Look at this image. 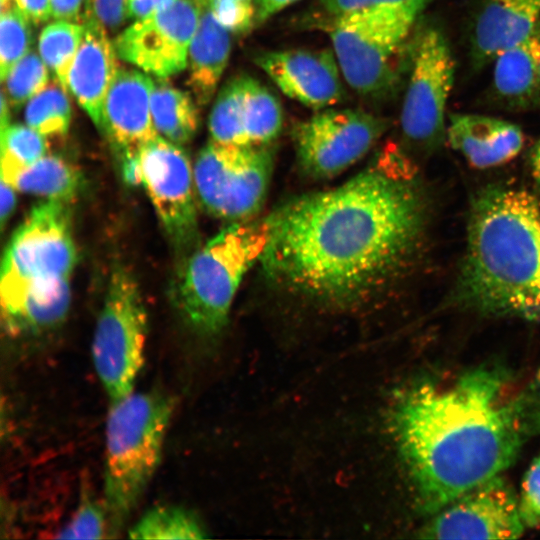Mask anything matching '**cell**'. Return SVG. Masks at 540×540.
I'll return each mask as SVG.
<instances>
[{"label": "cell", "mask_w": 540, "mask_h": 540, "mask_svg": "<svg viewBox=\"0 0 540 540\" xmlns=\"http://www.w3.org/2000/svg\"><path fill=\"white\" fill-rule=\"evenodd\" d=\"M244 128L250 146H264L279 135L283 110L279 99L257 79L246 75Z\"/></svg>", "instance_id": "cb8c5ba5"}, {"label": "cell", "mask_w": 540, "mask_h": 540, "mask_svg": "<svg viewBox=\"0 0 540 540\" xmlns=\"http://www.w3.org/2000/svg\"><path fill=\"white\" fill-rule=\"evenodd\" d=\"M492 88L511 109H540V20L523 41L494 59Z\"/></svg>", "instance_id": "ffe728a7"}, {"label": "cell", "mask_w": 540, "mask_h": 540, "mask_svg": "<svg viewBox=\"0 0 540 540\" xmlns=\"http://www.w3.org/2000/svg\"><path fill=\"white\" fill-rule=\"evenodd\" d=\"M390 428L421 506L435 513L499 476L540 434V374L526 382L496 366L402 390Z\"/></svg>", "instance_id": "7a4b0ae2"}, {"label": "cell", "mask_w": 540, "mask_h": 540, "mask_svg": "<svg viewBox=\"0 0 540 540\" xmlns=\"http://www.w3.org/2000/svg\"><path fill=\"white\" fill-rule=\"evenodd\" d=\"M84 35L68 75V89L95 126L103 132V106L119 68L107 29L85 13Z\"/></svg>", "instance_id": "e0dca14e"}, {"label": "cell", "mask_w": 540, "mask_h": 540, "mask_svg": "<svg viewBox=\"0 0 540 540\" xmlns=\"http://www.w3.org/2000/svg\"><path fill=\"white\" fill-rule=\"evenodd\" d=\"M215 19L230 33L243 34L256 23L253 0H206Z\"/></svg>", "instance_id": "d6a6232c"}, {"label": "cell", "mask_w": 540, "mask_h": 540, "mask_svg": "<svg viewBox=\"0 0 540 540\" xmlns=\"http://www.w3.org/2000/svg\"><path fill=\"white\" fill-rule=\"evenodd\" d=\"M446 132L450 145L479 169L510 161L524 141L514 123L478 114L451 115Z\"/></svg>", "instance_id": "ac0fdd59"}, {"label": "cell", "mask_w": 540, "mask_h": 540, "mask_svg": "<svg viewBox=\"0 0 540 540\" xmlns=\"http://www.w3.org/2000/svg\"><path fill=\"white\" fill-rule=\"evenodd\" d=\"M518 498L526 528H540V453L523 477Z\"/></svg>", "instance_id": "836d02e7"}, {"label": "cell", "mask_w": 540, "mask_h": 540, "mask_svg": "<svg viewBox=\"0 0 540 540\" xmlns=\"http://www.w3.org/2000/svg\"><path fill=\"white\" fill-rule=\"evenodd\" d=\"M34 24L45 23L52 17L50 0H14Z\"/></svg>", "instance_id": "8d00e7d4"}, {"label": "cell", "mask_w": 540, "mask_h": 540, "mask_svg": "<svg viewBox=\"0 0 540 540\" xmlns=\"http://www.w3.org/2000/svg\"><path fill=\"white\" fill-rule=\"evenodd\" d=\"M385 128L382 118L362 110L318 112L294 129L299 164L314 178L337 176L359 161Z\"/></svg>", "instance_id": "8fae6325"}, {"label": "cell", "mask_w": 540, "mask_h": 540, "mask_svg": "<svg viewBox=\"0 0 540 540\" xmlns=\"http://www.w3.org/2000/svg\"><path fill=\"white\" fill-rule=\"evenodd\" d=\"M147 313L132 275L117 268L111 275L92 341L96 373L112 402L133 392L144 363Z\"/></svg>", "instance_id": "ba28073f"}, {"label": "cell", "mask_w": 540, "mask_h": 540, "mask_svg": "<svg viewBox=\"0 0 540 540\" xmlns=\"http://www.w3.org/2000/svg\"><path fill=\"white\" fill-rule=\"evenodd\" d=\"M298 0H255L256 22L263 23L271 16Z\"/></svg>", "instance_id": "60d3db41"}, {"label": "cell", "mask_w": 540, "mask_h": 540, "mask_svg": "<svg viewBox=\"0 0 540 540\" xmlns=\"http://www.w3.org/2000/svg\"><path fill=\"white\" fill-rule=\"evenodd\" d=\"M269 237L268 218L234 222L190 256L176 284V302L194 330L213 336L224 328L239 285Z\"/></svg>", "instance_id": "5b68a950"}, {"label": "cell", "mask_w": 540, "mask_h": 540, "mask_svg": "<svg viewBox=\"0 0 540 540\" xmlns=\"http://www.w3.org/2000/svg\"><path fill=\"white\" fill-rule=\"evenodd\" d=\"M108 533L105 507L89 497L83 498L71 521L60 531V539H101Z\"/></svg>", "instance_id": "1f68e13d"}, {"label": "cell", "mask_w": 540, "mask_h": 540, "mask_svg": "<svg viewBox=\"0 0 540 540\" xmlns=\"http://www.w3.org/2000/svg\"><path fill=\"white\" fill-rule=\"evenodd\" d=\"M379 164L292 199L268 218L260 259L269 278L312 302L351 307L383 291L414 255L424 198L407 172Z\"/></svg>", "instance_id": "6da1fadb"}, {"label": "cell", "mask_w": 540, "mask_h": 540, "mask_svg": "<svg viewBox=\"0 0 540 540\" xmlns=\"http://www.w3.org/2000/svg\"><path fill=\"white\" fill-rule=\"evenodd\" d=\"M85 0H50L52 18L78 21Z\"/></svg>", "instance_id": "f35d334b"}, {"label": "cell", "mask_w": 540, "mask_h": 540, "mask_svg": "<svg viewBox=\"0 0 540 540\" xmlns=\"http://www.w3.org/2000/svg\"><path fill=\"white\" fill-rule=\"evenodd\" d=\"M454 294L479 313L540 318V205L532 194L491 186L473 198Z\"/></svg>", "instance_id": "3957f363"}, {"label": "cell", "mask_w": 540, "mask_h": 540, "mask_svg": "<svg viewBox=\"0 0 540 540\" xmlns=\"http://www.w3.org/2000/svg\"><path fill=\"white\" fill-rule=\"evenodd\" d=\"M77 260L66 202L32 208L13 233L1 264V299L70 281Z\"/></svg>", "instance_id": "52a82bcc"}, {"label": "cell", "mask_w": 540, "mask_h": 540, "mask_svg": "<svg viewBox=\"0 0 540 540\" xmlns=\"http://www.w3.org/2000/svg\"><path fill=\"white\" fill-rule=\"evenodd\" d=\"M246 75L229 79L216 95L209 115L211 140L228 145L250 146L244 128Z\"/></svg>", "instance_id": "d4e9b609"}, {"label": "cell", "mask_w": 540, "mask_h": 540, "mask_svg": "<svg viewBox=\"0 0 540 540\" xmlns=\"http://www.w3.org/2000/svg\"><path fill=\"white\" fill-rule=\"evenodd\" d=\"M13 1L14 0H0L1 10L4 9L7 5H9Z\"/></svg>", "instance_id": "ee69618b"}, {"label": "cell", "mask_w": 540, "mask_h": 540, "mask_svg": "<svg viewBox=\"0 0 540 540\" xmlns=\"http://www.w3.org/2000/svg\"><path fill=\"white\" fill-rule=\"evenodd\" d=\"M25 121L45 137L66 134L71 122L67 91L57 81L48 84L27 102Z\"/></svg>", "instance_id": "83f0119b"}, {"label": "cell", "mask_w": 540, "mask_h": 540, "mask_svg": "<svg viewBox=\"0 0 540 540\" xmlns=\"http://www.w3.org/2000/svg\"><path fill=\"white\" fill-rule=\"evenodd\" d=\"M85 26L74 21L56 20L46 25L38 41L39 55L65 91L68 75L84 35Z\"/></svg>", "instance_id": "484cf974"}, {"label": "cell", "mask_w": 540, "mask_h": 540, "mask_svg": "<svg viewBox=\"0 0 540 540\" xmlns=\"http://www.w3.org/2000/svg\"><path fill=\"white\" fill-rule=\"evenodd\" d=\"M417 12L396 6L367 8L332 17L327 25L342 76L359 95L385 92L393 79V60Z\"/></svg>", "instance_id": "8992f818"}, {"label": "cell", "mask_w": 540, "mask_h": 540, "mask_svg": "<svg viewBox=\"0 0 540 540\" xmlns=\"http://www.w3.org/2000/svg\"><path fill=\"white\" fill-rule=\"evenodd\" d=\"M200 13L197 0H175L135 20L113 41L118 58L160 79L180 73L187 67Z\"/></svg>", "instance_id": "7c38bea8"}, {"label": "cell", "mask_w": 540, "mask_h": 540, "mask_svg": "<svg viewBox=\"0 0 540 540\" xmlns=\"http://www.w3.org/2000/svg\"><path fill=\"white\" fill-rule=\"evenodd\" d=\"M0 135L1 170L27 166L46 155L45 136L28 125L10 124Z\"/></svg>", "instance_id": "4dcf8cb0"}, {"label": "cell", "mask_w": 540, "mask_h": 540, "mask_svg": "<svg viewBox=\"0 0 540 540\" xmlns=\"http://www.w3.org/2000/svg\"><path fill=\"white\" fill-rule=\"evenodd\" d=\"M197 1L201 13L189 47L187 85L198 105H206L213 99L228 64L231 33L215 19L206 0Z\"/></svg>", "instance_id": "44dd1931"}, {"label": "cell", "mask_w": 540, "mask_h": 540, "mask_svg": "<svg viewBox=\"0 0 540 540\" xmlns=\"http://www.w3.org/2000/svg\"><path fill=\"white\" fill-rule=\"evenodd\" d=\"M529 163L532 175L540 191V139L535 143L530 152Z\"/></svg>", "instance_id": "b9f144b4"}, {"label": "cell", "mask_w": 540, "mask_h": 540, "mask_svg": "<svg viewBox=\"0 0 540 540\" xmlns=\"http://www.w3.org/2000/svg\"><path fill=\"white\" fill-rule=\"evenodd\" d=\"M175 0H129L128 19L139 20L171 5Z\"/></svg>", "instance_id": "74e56055"}, {"label": "cell", "mask_w": 540, "mask_h": 540, "mask_svg": "<svg viewBox=\"0 0 540 540\" xmlns=\"http://www.w3.org/2000/svg\"><path fill=\"white\" fill-rule=\"evenodd\" d=\"M15 187L0 177V194H1V229H4L5 223L12 215L16 206Z\"/></svg>", "instance_id": "ab89813d"}, {"label": "cell", "mask_w": 540, "mask_h": 540, "mask_svg": "<svg viewBox=\"0 0 540 540\" xmlns=\"http://www.w3.org/2000/svg\"><path fill=\"white\" fill-rule=\"evenodd\" d=\"M273 169L267 145L237 146L211 140L194 163V184L203 208L214 217L242 222L262 207Z\"/></svg>", "instance_id": "9c48e42d"}, {"label": "cell", "mask_w": 540, "mask_h": 540, "mask_svg": "<svg viewBox=\"0 0 540 540\" xmlns=\"http://www.w3.org/2000/svg\"><path fill=\"white\" fill-rule=\"evenodd\" d=\"M140 184L171 240L188 246L197 232L194 172L185 151L158 135L139 150Z\"/></svg>", "instance_id": "4fadbf2b"}, {"label": "cell", "mask_w": 540, "mask_h": 540, "mask_svg": "<svg viewBox=\"0 0 540 540\" xmlns=\"http://www.w3.org/2000/svg\"><path fill=\"white\" fill-rule=\"evenodd\" d=\"M426 2L427 0H320L321 6L331 17L384 6L404 7L419 13Z\"/></svg>", "instance_id": "e575fe53"}, {"label": "cell", "mask_w": 540, "mask_h": 540, "mask_svg": "<svg viewBox=\"0 0 540 540\" xmlns=\"http://www.w3.org/2000/svg\"><path fill=\"white\" fill-rule=\"evenodd\" d=\"M455 63L444 35L423 30L415 43L400 124L404 137L432 147L445 133V110L454 81Z\"/></svg>", "instance_id": "30bf717a"}, {"label": "cell", "mask_w": 540, "mask_h": 540, "mask_svg": "<svg viewBox=\"0 0 540 540\" xmlns=\"http://www.w3.org/2000/svg\"><path fill=\"white\" fill-rule=\"evenodd\" d=\"M129 0H91L87 13L107 31H116L128 20Z\"/></svg>", "instance_id": "d590c367"}, {"label": "cell", "mask_w": 540, "mask_h": 540, "mask_svg": "<svg viewBox=\"0 0 540 540\" xmlns=\"http://www.w3.org/2000/svg\"><path fill=\"white\" fill-rule=\"evenodd\" d=\"M154 81L142 71L118 68L103 106V132L123 159L135 156L157 133L151 114Z\"/></svg>", "instance_id": "2e32d148"}, {"label": "cell", "mask_w": 540, "mask_h": 540, "mask_svg": "<svg viewBox=\"0 0 540 540\" xmlns=\"http://www.w3.org/2000/svg\"><path fill=\"white\" fill-rule=\"evenodd\" d=\"M4 81L9 103L18 109L47 87L48 67L40 55L30 50L11 68Z\"/></svg>", "instance_id": "f546056e"}, {"label": "cell", "mask_w": 540, "mask_h": 540, "mask_svg": "<svg viewBox=\"0 0 540 540\" xmlns=\"http://www.w3.org/2000/svg\"><path fill=\"white\" fill-rule=\"evenodd\" d=\"M539 20L540 0H485L473 25V60L494 61L523 41Z\"/></svg>", "instance_id": "d6986e66"}, {"label": "cell", "mask_w": 540, "mask_h": 540, "mask_svg": "<svg viewBox=\"0 0 540 540\" xmlns=\"http://www.w3.org/2000/svg\"><path fill=\"white\" fill-rule=\"evenodd\" d=\"M525 528L519 498L499 475L436 511L421 533L427 539H516Z\"/></svg>", "instance_id": "5bb4252c"}, {"label": "cell", "mask_w": 540, "mask_h": 540, "mask_svg": "<svg viewBox=\"0 0 540 540\" xmlns=\"http://www.w3.org/2000/svg\"><path fill=\"white\" fill-rule=\"evenodd\" d=\"M174 407V398L159 391L111 403L104 472L109 537H117L154 475Z\"/></svg>", "instance_id": "277c9868"}, {"label": "cell", "mask_w": 540, "mask_h": 540, "mask_svg": "<svg viewBox=\"0 0 540 540\" xmlns=\"http://www.w3.org/2000/svg\"><path fill=\"white\" fill-rule=\"evenodd\" d=\"M256 64L291 99L312 109L338 104L344 96L333 49H287L265 52Z\"/></svg>", "instance_id": "9a60e30c"}, {"label": "cell", "mask_w": 540, "mask_h": 540, "mask_svg": "<svg viewBox=\"0 0 540 540\" xmlns=\"http://www.w3.org/2000/svg\"><path fill=\"white\" fill-rule=\"evenodd\" d=\"M130 539H203L206 531L189 510L161 505L147 511L128 531Z\"/></svg>", "instance_id": "4316f807"}, {"label": "cell", "mask_w": 540, "mask_h": 540, "mask_svg": "<svg viewBox=\"0 0 540 540\" xmlns=\"http://www.w3.org/2000/svg\"><path fill=\"white\" fill-rule=\"evenodd\" d=\"M0 177L16 190L62 202L72 200L81 184L78 169L57 155H44L27 166L0 170Z\"/></svg>", "instance_id": "7402d4cb"}, {"label": "cell", "mask_w": 540, "mask_h": 540, "mask_svg": "<svg viewBox=\"0 0 540 540\" xmlns=\"http://www.w3.org/2000/svg\"><path fill=\"white\" fill-rule=\"evenodd\" d=\"M196 104L189 93L158 79L151 95V114L157 133L180 146L188 143L198 130Z\"/></svg>", "instance_id": "603a6c76"}, {"label": "cell", "mask_w": 540, "mask_h": 540, "mask_svg": "<svg viewBox=\"0 0 540 540\" xmlns=\"http://www.w3.org/2000/svg\"><path fill=\"white\" fill-rule=\"evenodd\" d=\"M1 108H0V130L5 129L10 125V107L9 100L7 98L6 92L4 89L1 91Z\"/></svg>", "instance_id": "7bdbcfd3"}, {"label": "cell", "mask_w": 540, "mask_h": 540, "mask_svg": "<svg viewBox=\"0 0 540 540\" xmlns=\"http://www.w3.org/2000/svg\"><path fill=\"white\" fill-rule=\"evenodd\" d=\"M31 23L15 1L1 10L0 78L2 82L11 68L30 51Z\"/></svg>", "instance_id": "f1b7e54d"}]
</instances>
